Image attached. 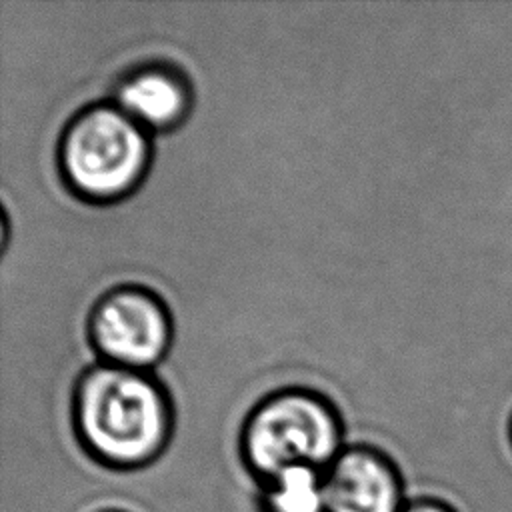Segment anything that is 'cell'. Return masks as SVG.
Masks as SVG:
<instances>
[{"mask_svg":"<svg viewBox=\"0 0 512 512\" xmlns=\"http://www.w3.org/2000/svg\"><path fill=\"white\" fill-rule=\"evenodd\" d=\"M72 424L98 464L138 470L166 450L174 412L168 392L148 370L100 362L84 370L74 386Z\"/></svg>","mask_w":512,"mask_h":512,"instance_id":"obj_1","label":"cell"},{"mask_svg":"<svg viewBox=\"0 0 512 512\" xmlns=\"http://www.w3.org/2000/svg\"><path fill=\"white\" fill-rule=\"evenodd\" d=\"M238 446L244 466L262 484L292 466L324 470L346 444L336 406L316 390L290 386L252 406Z\"/></svg>","mask_w":512,"mask_h":512,"instance_id":"obj_2","label":"cell"},{"mask_svg":"<svg viewBox=\"0 0 512 512\" xmlns=\"http://www.w3.org/2000/svg\"><path fill=\"white\" fill-rule=\"evenodd\" d=\"M150 154V132L112 100L80 108L58 140L60 174L88 202H114L130 194L142 182Z\"/></svg>","mask_w":512,"mask_h":512,"instance_id":"obj_3","label":"cell"},{"mask_svg":"<svg viewBox=\"0 0 512 512\" xmlns=\"http://www.w3.org/2000/svg\"><path fill=\"white\" fill-rule=\"evenodd\" d=\"M86 330L102 362L148 372L172 342L166 304L140 284H120L100 294L88 312Z\"/></svg>","mask_w":512,"mask_h":512,"instance_id":"obj_4","label":"cell"},{"mask_svg":"<svg viewBox=\"0 0 512 512\" xmlns=\"http://www.w3.org/2000/svg\"><path fill=\"white\" fill-rule=\"evenodd\" d=\"M322 482L326 512H400L408 500L396 460L370 444L344 446Z\"/></svg>","mask_w":512,"mask_h":512,"instance_id":"obj_5","label":"cell"},{"mask_svg":"<svg viewBox=\"0 0 512 512\" xmlns=\"http://www.w3.org/2000/svg\"><path fill=\"white\" fill-rule=\"evenodd\" d=\"M112 102L148 132L170 130L188 116L192 88L178 68L146 62L122 74L114 86Z\"/></svg>","mask_w":512,"mask_h":512,"instance_id":"obj_6","label":"cell"},{"mask_svg":"<svg viewBox=\"0 0 512 512\" xmlns=\"http://www.w3.org/2000/svg\"><path fill=\"white\" fill-rule=\"evenodd\" d=\"M262 512H326L322 470L292 466L260 484Z\"/></svg>","mask_w":512,"mask_h":512,"instance_id":"obj_7","label":"cell"},{"mask_svg":"<svg viewBox=\"0 0 512 512\" xmlns=\"http://www.w3.org/2000/svg\"><path fill=\"white\" fill-rule=\"evenodd\" d=\"M400 512H454L446 502L430 496H408Z\"/></svg>","mask_w":512,"mask_h":512,"instance_id":"obj_8","label":"cell"},{"mask_svg":"<svg viewBox=\"0 0 512 512\" xmlns=\"http://www.w3.org/2000/svg\"><path fill=\"white\" fill-rule=\"evenodd\" d=\"M98 512H126V510H118V508H104V510H98Z\"/></svg>","mask_w":512,"mask_h":512,"instance_id":"obj_9","label":"cell"},{"mask_svg":"<svg viewBox=\"0 0 512 512\" xmlns=\"http://www.w3.org/2000/svg\"><path fill=\"white\" fill-rule=\"evenodd\" d=\"M510 432H512V424H510Z\"/></svg>","mask_w":512,"mask_h":512,"instance_id":"obj_10","label":"cell"}]
</instances>
